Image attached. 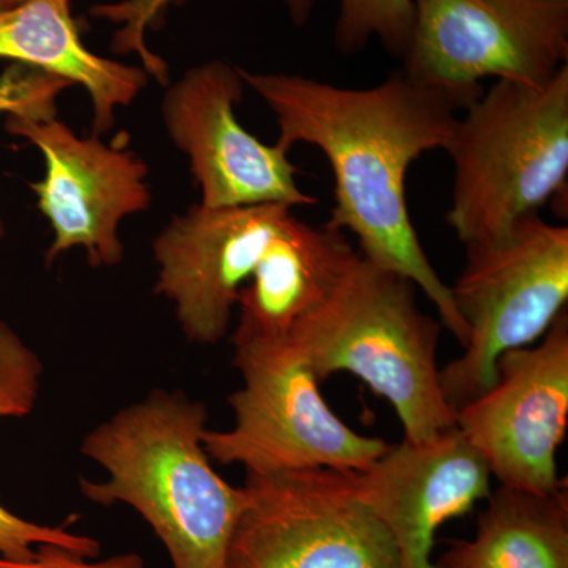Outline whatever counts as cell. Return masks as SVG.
I'll list each match as a JSON object with an SVG mask.
<instances>
[{
  "label": "cell",
  "mask_w": 568,
  "mask_h": 568,
  "mask_svg": "<svg viewBox=\"0 0 568 568\" xmlns=\"http://www.w3.org/2000/svg\"><path fill=\"white\" fill-rule=\"evenodd\" d=\"M0 568H145V560L136 552H123L97 560L78 555L59 545H39L31 556L9 559L0 556Z\"/></svg>",
  "instance_id": "obj_21"
},
{
  "label": "cell",
  "mask_w": 568,
  "mask_h": 568,
  "mask_svg": "<svg viewBox=\"0 0 568 568\" xmlns=\"http://www.w3.org/2000/svg\"><path fill=\"white\" fill-rule=\"evenodd\" d=\"M413 29V0H339L335 47L343 54H355L377 39L392 55L403 59Z\"/></svg>",
  "instance_id": "obj_18"
},
{
  "label": "cell",
  "mask_w": 568,
  "mask_h": 568,
  "mask_svg": "<svg viewBox=\"0 0 568 568\" xmlns=\"http://www.w3.org/2000/svg\"><path fill=\"white\" fill-rule=\"evenodd\" d=\"M402 69L467 104L481 81L545 84L568 63V0H413Z\"/></svg>",
  "instance_id": "obj_8"
},
{
  "label": "cell",
  "mask_w": 568,
  "mask_h": 568,
  "mask_svg": "<svg viewBox=\"0 0 568 568\" xmlns=\"http://www.w3.org/2000/svg\"><path fill=\"white\" fill-rule=\"evenodd\" d=\"M0 59L36 67L81 85L91 97L95 136L114 125L148 85V71L93 54L82 43L70 0H26L0 11Z\"/></svg>",
  "instance_id": "obj_15"
},
{
  "label": "cell",
  "mask_w": 568,
  "mask_h": 568,
  "mask_svg": "<svg viewBox=\"0 0 568 568\" xmlns=\"http://www.w3.org/2000/svg\"><path fill=\"white\" fill-rule=\"evenodd\" d=\"M26 0H0V11L14 9V7L21 6Z\"/></svg>",
  "instance_id": "obj_22"
},
{
  "label": "cell",
  "mask_w": 568,
  "mask_h": 568,
  "mask_svg": "<svg viewBox=\"0 0 568 568\" xmlns=\"http://www.w3.org/2000/svg\"><path fill=\"white\" fill-rule=\"evenodd\" d=\"M174 2L178 0H121V2L93 7L91 14L114 22V24H121V29L114 33L112 51L118 54L133 52V54L140 55L149 77H153L160 84L166 85L168 78H170L168 63L149 51L144 37L145 31L149 28H155L156 21ZM283 2L286 3L291 20L295 26H305L315 9V0H283Z\"/></svg>",
  "instance_id": "obj_19"
},
{
  "label": "cell",
  "mask_w": 568,
  "mask_h": 568,
  "mask_svg": "<svg viewBox=\"0 0 568 568\" xmlns=\"http://www.w3.org/2000/svg\"><path fill=\"white\" fill-rule=\"evenodd\" d=\"M473 540L457 541L437 568H568L567 485L547 493H489Z\"/></svg>",
  "instance_id": "obj_16"
},
{
  "label": "cell",
  "mask_w": 568,
  "mask_h": 568,
  "mask_svg": "<svg viewBox=\"0 0 568 568\" xmlns=\"http://www.w3.org/2000/svg\"><path fill=\"white\" fill-rule=\"evenodd\" d=\"M244 85L239 69L212 61L186 71L164 95V126L175 148L189 156L201 204L212 209L317 204L298 186L290 152L264 144L235 118Z\"/></svg>",
  "instance_id": "obj_11"
},
{
  "label": "cell",
  "mask_w": 568,
  "mask_h": 568,
  "mask_svg": "<svg viewBox=\"0 0 568 568\" xmlns=\"http://www.w3.org/2000/svg\"><path fill=\"white\" fill-rule=\"evenodd\" d=\"M6 130L32 142L44 156V178L31 183L37 207L51 224L50 265L82 246L92 267H114L123 260L119 227L123 219L148 211L152 203L148 164L121 142L80 138L55 119L9 115Z\"/></svg>",
  "instance_id": "obj_10"
},
{
  "label": "cell",
  "mask_w": 568,
  "mask_h": 568,
  "mask_svg": "<svg viewBox=\"0 0 568 568\" xmlns=\"http://www.w3.org/2000/svg\"><path fill=\"white\" fill-rule=\"evenodd\" d=\"M463 111L446 148L455 166L446 219L467 245L567 193L568 63L545 84L496 81Z\"/></svg>",
  "instance_id": "obj_4"
},
{
  "label": "cell",
  "mask_w": 568,
  "mask_h": 568,
  "mask_svg": "<svg viewBox=\"0 0 568 568\" xmlns=\"http://www.w3.org/2000/svg\"><path fill=\"white\" fill-rule=\"evenodd\" d=\"M417 286L361 253L323 304L287 335L317 381L349 373L387 399L405 440L455 428L437 366L440 324L417 304Z\"/></svg>",
  "instance_id": "obj_3"
},
{
  "label": "cell",
  "mask_w": 568,
  "mask_h": 568,
  "mask_svg": "<svg viewBox=\"0 0 568 568\" xmlns=\"http://www.w3.org/2000/svg\"><path fill=\"white\" fill-rule=\"evenodd\" d=\"M207 406L182 392L153 390L82 439L106 480L81 478L85 499L125 504L151 526L174 568H226L244 491L212 466L203 447Z\"/></svg>",
  "instance_id": "obj_2"
},
{
  "label": "cell",
  "mask_w": 568,
  "mask_h": 568,
  "mask_svg": "<svg viewBox=\"0 0 568 568\" xmlns=\"http://www.w3.org/2000/svg\"><path fill=\"white\" fill-rule=\"evenodd\" d=\"M226 568H403L354 470L246 474Z\"/></svg>",
  "instance_id": "obj_7"
},
{
  "label": "cell",
  "mask_w": 568,
  "mask_h": 568,
  "mask_svg": "<svg viewBox=\"0 0 568 568\" xmlns=\"http://www.w3.org/2000/svg\"><path fill=\"white\" fill-rule=\"evenodd\" d=\"M43 364L9 324L0 321V418L26 417L32 413L40 394ZM69 548L85 558H97L95 538L70 532L65 528L37 525L11 514L0 504V556L28 558L39 545Z\"/></svg>",
  "instance_id": "obj_17"
},
{
  "label": "cell",
  "mask_w": 568,
  "mask_h": 568,
  "mask_svg": "<svg viewBox=\"0 0 568 568\" xmlns=\"http://www.w3.org/2000/svg\"><path fill=\"white\" fill-rule=\"evenodd\" d=\"M294 216V209L283 204H196L156 235L159 282L153 293L173 302L190 342H222L239 293Z\"/></svg>",
  "instance_id": "obj_12"
},
{
  "label": "cell",
  "mask_w": 568,
  "mask_h": 568,
  "mask_svg": "<svg viewBox=\"0 0 568 568\" xmlns=\"http://www.w3.org/2000/svg\"><path fill=\"white\" fill-rule=\"evenodd\" d=\"M354 485L394 538L403 568H437V530L487 499L491 473L455 426L426 443L390 444L366 469L354 470Z\"/></svg>",
  "instance_id": "obj_13"
},
{
  "label": "cell",
  "mask_w": 568,
  "mask_h": 568,
  "mask_svg": "<svg viewBox=\"0 0 568 568\" xmlns=\"http://www.w3.org/2000/svg\"><path fill=\"white\" fill-rule=\"evenodd\" d=\"M357 256L345 231L294 216L239 293L234 345L286 339L302 317L323 304Z\"/></svg>",
  "instance_id": "obj_14"
},
{
  "label": "cell",
  "mask_w": 568,
  "mask_h": 568,
  "mask_svg": "<svg viewBox=\"0 0 568 568\" xmlns=\"http://www.w3.org/2000/svg\"><path fill=\"white\" fill-rule=\"evenodd\" d=\"M568 424V312L536 345L500 355L496 383L459 407L455 426L500 487L547 495Z\"/></svg>",
  "instance_id": "obj_9"
},
{
  "label": "cell",
  "mask_w": 568,
  "mask_h": 568,
  "mask_svg": "<svg viewBox=\"0 0 568 568\" xmlns=\"http://www.w3.org/2000/svg\"><path fill=\"white\" fill-rule=\"evenodd\" d=\"M466 252L450 287L467 343L439 372L455 414L493 387L500 355L540 342L568 304L567 226L529 213Z\"/></svg>",
  "instance_id": "obj_5"
},
{
  "label": "cell",
  "mask_w": 568,
  "mask_h": 568,
  "mask_svg": "<svg viewBox=\"0 0 568 568\" xmlns=\"http://www.w3.org/2000/svg\"><path fill=\"white\" fill-rule=\"evenodd\" d=\"M234 347L242 387L227 398L234 425L204 429L203 447L212 462L245 467L246 474L310 467L364 470L390 446L336 416L290 339Z\"/></svg>",
  "instance_id": "obj_6"
},
{
  "label": "cell",
  "mask_w": 568,
  "mask_h": 568,
  "mask_svg": "<svg viewBox=\"0 0 568 568\" xmlns=\"http://www.w3.org/2000/svg\"><path fill=\"white\" fill-rule=\"evenodd\" d=\"M73 82L24 63H10L0 73V114L48 121L58 115V99ZM6 235L0 213V239Z\"/></svg>",
  "instance_id": "obj_20"
},
{
  "label": "cell",
  "mask_w": 568,
  "mask_h": 568,
  "mask_svg": "<svg viewBox=\"0 0 568 568\" xmlns=\"http://www.w3.org/2000/svg\"><path fill=\"white\" fill-rule=\"evenodd\" d=\"M239 73L274 112L276 145L286 152L302 142L315 145L331 164L335 205L327 223L353 233L369 263L424 291L440 323L465 347L467 327L452 287L429 263L410 222L406 175L418 156L446 151L466 103L403 69L368 89L301 74Z\"/></svg>",
  "instance_id": "obj_1"
}]
</instances>
